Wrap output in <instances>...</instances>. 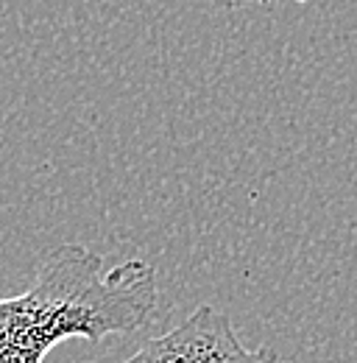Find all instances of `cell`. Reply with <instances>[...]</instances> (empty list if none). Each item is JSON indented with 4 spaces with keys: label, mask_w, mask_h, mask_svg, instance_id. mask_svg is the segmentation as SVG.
Returning a JSON list of instances; mask_svg holds the SVG:
<instances>
[{
    "label": "cell",
    "mask_w": 357,
    "mask_h": 363,
    "mask_svg": "<svg viewBox=\"0 0 357 363\" xmlns=\"http://www.w3.org/2000/svg\"><path fill=\"white\" fill-rule=\"evenodd\" d=\"M123 363H279L271 347L249 350L232 318L212 305H198L178 327L151 338Z\"/></svg>",
    "instance_id": "7a4b0ae2"
},
{
    "label": "cell",
    "mask_w": 357,
    "mask_h": 363,
    "mask_svg": "<svg viewBox=\"0 0 357 363\" xmlns=\"http://www.w3.org/2000/svg\"><path fill=\"white\" fill-rule=\"evenodd\" d=\"M218 6H268L273 0H212ZM296 3H307V0H296Z\"/></svg>",
    "instance_id": "3957f363"
},
{
    "label": "cell",
    "mask_w": 357,
    "mask_h": 363,
    "mask_svg": "<svg viewBox=\"0 0 357 363\" xmlns=\"http://www.w3.org/2000/svg\"><path fill=\"white\" fill-rule=\"evenodd\" d=\"M157 269L140 257L103 269L101 255L62 243L40 260L34 285L0 296V363H42L70 338L132 333L157 311Z\"/></svg>",
    "instance_id": "6da1fadb"
}]
</instances>
